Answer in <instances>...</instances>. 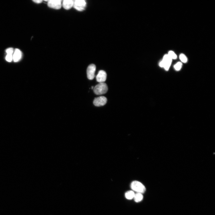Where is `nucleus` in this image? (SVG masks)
Listing matches in <instances>:
<instances>
[{"label":"nucleus","instance_id":"obj_1","mask_svg":"<svg viewBox=\"0 0 215 215\" xmlns=\"http://www.w3.org/2000/svg\"><path fill=\"white\" fill-rule=\"evenodd\" d=\"M131 187L132 191L136 193L143 194L146 191L144 185L139 181H134L132 182L131 184Z\"/></svg>","mask_w":215,"mask_h":215},{"label":"nucleus","instance_id":"obj_2","mask_svg":"<svg viewBox=\"0 0 215 215\" xmlns=\"http://www.w3.org/2000/svg\"><path fill=\"white\" fill-rule=\"evenodd\" d=\"M108 90V87L104 83H99L94 88V93L97 95H102L106 93Z\"/></svg>","mask_w":215,"mask_h":215},{"label":"nucleus","instance_id":"obj_3","mask_svg":"<svg viewBox=\"0 0 215 215\" xmlns=\"http://www.w3.org/2000/svg\"><path fill=\"white\" fill-rule=\"evenodd\" d=\"M172 59L168 54H166L163 57V60L159 64L160 66L163 67L166 70H168L171 65Z\"/></svg>","mask_w":215,"mask_h":215},{"label":"nucleus","instance_id":"obj_4","mask_svg":"<svg viewBox=\"0 0 215 215\" xmlns=\"http://www.w3.org/2000/svg\"><path fill=\"white\" fill-rule=\"evenodd\" d=\"M86 4L84 0H75L74 1L73 6L77 11L81 12L84 10Z\"/></svg>","mask_w":215,"mask_h":215},{"label":"nucleus","instance_id":"obj_5","mask_svg":"<svg viewBox=\"0 0 215 215\" xmlns=\"http://www.w3.org/2000/svg\"><path fill=\"white\" fill-rule=\"evenodd\" d=\"M96 70V66L94 64H91L88 67L87 70L88 79L90 80H92L94 79Z\"/></svg>","mask_w":215,"mask_h":215},{"label":"nucleus","instance_id":"obj_6","mask_svg":"<svg viewBox=\"0 0 215 215\" xmlns=\"http://www.w3.org/2000/svg\"><path fill=\"white\" fill-rule=\"evenodd\" d=\"M48 6L55 9H59L62 6L61 1L60 0H50L48 2Z\"/></svg>","mask_w":215,"mask_h":215},{"label":"nucleus","instance_id":"obj_7","mask_svg":"<svg viewBox=\"0 0 215 215\" xmlns=\"http://www.w3.org/2000/svg\"><path fill=\"white\" fill-rule=\"evenodd\" d=\"M107 102L106 98L104 96H100L96 98L93 101L94 104L96 106L100 107L104 105Z\"/></svg>","mask_w":215,"mask_h":215},{"label":"nucleus","instance_id":"obj_8","mask_svg":"<svg viewBox=\"0 0 215 215\" xmlns=\"http://www.w3.org/2000/svg\"><path fill=\"white\" fill-rule=\"evenodd\" d=\"M107 74L103 70H100L96 76L97 82L99 83H104L106 80Z\"/></svg>","mask_w":215,"mask_h":215},{"label":"nucleus","instance_id":"obj_9","mask_svg":"<svg viewBox=\"0 0 215 215\" xmlns=\"http://www.w3.org/2000/svg\"><path fill=\"white\" fill-rule=\"evenodd\" d=\"M22 53L21 51L18 49H15L13 54V59L14 62H17L20 60L21 58Z\"/></svg>","mask_w":215,"mask_h":215},{"label":"nucleus","instance_id":"obj_10","mask_svg":"<svg viewBox=\"0 0 215 215\" xmlns=\"http://www.w3.org/2000/svg\"><path fill=\"white\" fill-rule=\"evenodd\" d=\"M74 1L73 0H64L62 4L63 7L66 10L70 9L73 6Z\"/></svg>","mask_w":215,"mask_h":215},{"label":"nucleus","instance_id":"obj_11","mask_svg":"<svg viewBox=\"0 0 215 215\" xmlns=\"http://www.w3.org/2000/svg\"><path fill=\"white\" fill-rule=\"evenodd\" d=\"M143 198V197L142 194L136 193L135 194L134 199L136 202L139 203L142 201Z\"/></svg>","mask_w":215,"mask_h":215},{"label":"nucleus","instance_id":"obj_12","mask_svg":"<svg viewBox=\"0 0 215 215\" xmlns=\"http://www.w3.org/2000/svg\"><path fill=\"white\" fill-rule=\"evenodd\" d=\"M135 194L133 191H128L125 193V197L127 199L131 200L134 199Z\"/></svg>","mask_w":215,"mask_h":215},{"label":"nucleus","instance_id":"obj_13","mask_svg":"<svg viewBox=\"0 0 215 215\" xmlns=\"http://www.w3.org/2000/svg\"><path fill=\"white\" fill-rule=\"evenodd\" d=\"M180 58L181 61L183 63H185L187 61V57L183 54H180Z\"/></svg>","mask_w":215,"mask_h":215},{"label":"nucleus","instance_id":"obj_14","mask_svg":"<svg viewBox=\"0 0 215 215\" xmlns=\"http://www.w3.org/2000/svg\"><path fill=\"white\" fill-rule=\"evenodd\" d=\"M168 55L172 59H175L177 58V55L172 51H170Z\"/></svg>","mask_w":215,"mask_h":215},{"label":"nucleus","instance_id":"obj_15","mask_svg":"<svg viewBox=\"0 0 215 215\" xmlns=\"http://www.w3.org/2000/svg\"><path fill=\"white\" fill-rule=\"evenodd\" d=\"M182 66V63L178 62L174 65V68L176 70L179 71L181 69Z\"/></svg>","mask_w":215,"mask_h":215},{"label":"nucleus","instance_id":"obj_16","mask_svg":"<svg viewBox=\"0 0 215 215\" xmlns=\"http://www.w3.org/2000/svg\"><path fill=\"white\" fill-rule=\"evenodd\" d=\"M6 59L8 62H12L13 60V55L7 54L6 57Z\"/></svg>","mask_w":215,"mask_h":215},{"label":"nucleus","instance_id":"obj_17","mask_svg":"<svg viewBox=\"0 0 215 215\" xmlns=\"http://www.w3.org/2000/svg\"><path fill=\"white\" fill-rule=\"evenodd\" d=\"M14 49L12 48H9L7 49L6 50V52L8 54H12L14 52Z\"/></svg>","mask_w":215,"mask_h":215},{"label":"nucleus","instance_id":"obj_18","mask_svg":"<svg viewBox=\"0 0 215 215\" xmlns=\"http://www.w3.org/2000/svg\"><path fill=\"white\" fill-rule=\"evenodd\" d=\"M33 1L34 3L37 4L41 3L43 1L42 0H35V1Z\"/></svg>","mask_w":215,"mask_h":215},{"label":"nucleus","instance_id":"obj_19","mask_svg":"<svg viewBox=\"0 0 215 215\" xmlns=\"http://www.w3.org/2000/svg\"><path fill=\"white\" fill-rule=\"evenodd\" d=\"M94 87L92 86V90L93 89H94Z\"/></svg>","mask_w":215,"mask_h":215}]
</instances>
